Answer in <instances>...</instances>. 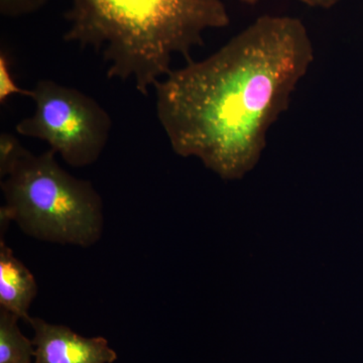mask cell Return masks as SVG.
Returning a JSON list of instances; mask_svg holds the SVG:
<instances>
[{
  "label": "cell",
  "instance_id": "6da1fadb",
  "mask_svg": "<svg viewBox=\"0 0 363 363\" xmlns=\"http://www.w3.org/2000/svg\"><path fill=\"white\" fill-rule=\"evenodd\" d=\"M314 58L300 18L264 14L207 58L173 69L154 88L172 150L223 180H240L259 162Z\"/></svg>",
  "mask_w": 363,
  "mask_h": 363
},
{
  "label": "cell",
  "instance_id": "7a4b0ae2",
  "mask_svg": "<svg viewBox=\"0 0 363 363\" xmlns=\"http://www.w3.org/2000/svg\"><path fill=\"white\" fill-rule=\"evenodd\" d=\"M65 18V42L93 50L107 77L145 96L173 70L176 56L191 61L208 30L230 23L222 0H71Z\"/></svg>",
  "mask_w": 363,
  "mask_h": 363
},
{
  "label": "cell",
  "instance_id": "3957f363",
  "mask_svg": "<svg viewBox=\"0 0 363 363\" xmlns=\"http://www.w3.org/2000/svg\"><path fill=\"white\" fill-rule=\"evenodd\" d=\"M52 150H23L1 179L0 234L11 222L45 242L89 247L104 234L101 196L89 181L76 178L57 162Z\"/></svg>",
  "mask_w": 363,
  "mask_h": 363
},
{
  "label": "cell",
  "instance_id": "277c9868",
  "mask_svg": "<svg viewBox=\"0 0 363 363\" xmlns=\"http://www.w3.org/2000/svg\"><path fill=\"white\" fill-rule=\"evenodd\" d=\"M30 98L35 109L16 123L18 135L47 143L74 168L99 160L111 138L112 121L96 99L50 79L38 81Z\"/></svg>",
  "mask_w": 363,
  "mask_h": 363
},
{
  "label": "cell",
  "instance_id": "5b68a950",
  "mask_svg": "<svg viewBox=\"0 0 363 363\" xmlns=\"http://www.w3.org/2000/svg\"><path fill=\"white\" fill-rule=\"evenodd\" d=\"M35 345L33 363H113L116 351L104 337H83L64 325L30 317Z\"/></svg>",
  "mask_w": 363,
  "mask_h": 363
},
{
  "label": "cell",
  "instance_id": "8992f818",
  "mask_svg": "<svg viewBox=\"0 0 363 363\" xmlns=\"http://www.w3.org/2000/svg\"><path fill=\"white\" fill-rule=\"evenodd\" d=\"M38 295V284L32 272L14 255L4 238L0 240V308L30 320L28 310Z\"/></svg>",
  "mask_w": 363,
  "mask_h": 363
},
{
  "label": "cell",
  "instance_id": "52a82bcc",
  "mask_svg": "<svg viewBox=\"0 0 363 363\" xmlns=\"http://www.w3.org/2000/svg\"><path fill=\"white\" fill-rule=\"evenodd\" d=\"M16 315L0 308V363H33L35 345L21 333Z\"/></svg>",
  "mask_w": 363,
  "mask_h": 363
},
{
  "label": "cell",
  "instance_id": "ba28073f",
  "mask_svg": "<svg viewBox=\"0 0 363 363\" xmlns=\"http://www.w3.org/2000/svg\"><path fill=\"white\" fill-rule=\"evenodd\" d=\"M26 147L18 138L11 133L0 135V179H4L13 168L14 162L21 157Z\"/></svg>",
  "mask_w": 363,
  "mask_h": 363
},
{
  "label": "cell",
  "instance_id": "9c48e42d",
  "mask_svg": "<svg viewBox=\"0 0 363 363\" xmlns=\"http://www.w3.org/2000/svg\"><path fill=\"white\" fill-rule=\"evenodd\" d=\"M30 97V89H23L16 84L6 52L0 54V104H4L13 95Z\"/></svg>",
  "mask_w": 363,
  "mask_h": 363
},
{
  "label": "cell",
  "instance_id": "30bf717a",
  "mask_svg": "<svg viewBox=\"0 0 363 363\" xmlns=\"http://www.w3.org/2000/svg\"><path fill=\"white\" fill-rule=\"evenodd\" d=\"M48 0H0V14L4 18H21L40 11Z\"/></svg>",
  "mask_w": 363,
  "mask_h": 363
},
{
  "label": "cell",
  "instance_id": "8fae6325",
  "mask_svg": "<svg viewBox=\"0 0 363 363\" xmlns=\"http://www.w3.org/2000/svg\"><path fill=\"white\" fill-rule=\"evenodd\" d=\"M298 1L307 6L314 7V9H330L342 2L343 0H298Z\"/></svg>",
  "mask_w": 363,
  "mask_h": 363
},
{
  "label": "cell",
  "instance_id": "7c38bea8",
  "mask_svg": "<svg viewBox=\"0 0 363 363\" xmlns=\"http://www.w3.org/2000/svg\"><path fill=\"white\" fill-rule=\"evenodd\" d=\"M238 1L242 2V4H248V6H255L259 0H238Z\"/></svg>",
  "mask_w": 363,
  "mask_h": 363
}]
</instances>
